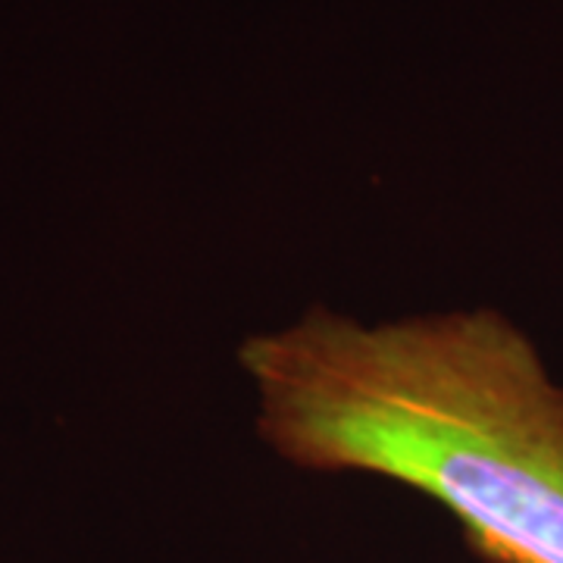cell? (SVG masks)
Listing matches in <instances>:
<instances>
[{"label":"cell","instance_id":"cell-1","mask_svg":"<svg viewBox=\"0 0 563 563\" xmlns=\"http://www.w3.org/2000/svg\"><path fill=\"white\" fill-rule=\"evenodd\" d=\"M239 361L285 461L420 492L485 563H563V388L501 313L363 325L313 307Z\"/></svg>","mask_w":563,"mask_h":563}]
</instances>
